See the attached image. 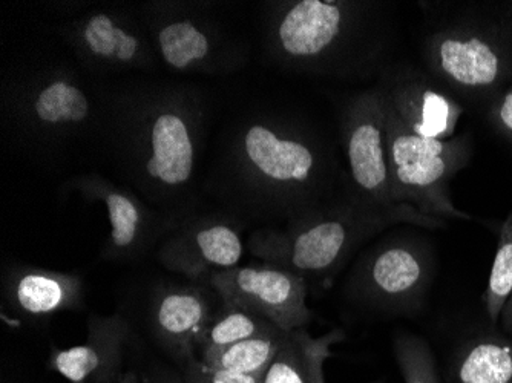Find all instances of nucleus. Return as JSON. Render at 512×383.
<instances>
[{"instance_id":"11","label":"nucleus","mask_w":512,"mask_h":383,"mask_svg":"<svg viewBox=\"0 0 512 383\" xmlns=\"http://www.w3.org/2000/svg\"><path fill=\"white\" fill-rule=\"evenodd\" d=\"M425 59L439 79L468 94L497 91L511 73V57L502 37L465 23L436 28L425 39Z\"/></svg>"},{"instance_id":"13","label":"nucleus","mask_w":512,"mask_h":383,"mask_svg":"<svg viewBox=\"0 0 512 383\" xmlns=\"http://www.w3.org/2000/svg\"><path fill=\"white\" fill-rule=\"evenodd\" d=\"M209 282L224 304L252 311L281 330H301L312 322L309 284L290 270L270 264L238 266L215 272Z\"/></svg>"},{"instance_id":"9","label":"nucleus","mask_w":512,"mask_h":383,"mask_svg":"<svg viewBox=\"0 0 512 383\" xmlns=\"http://www.w3.org/2000/svg\"><path fill=\"white\" fill-rule=\"evenodd\" d=\"M59 33L91 73L149 71L158 63L142 16L120 7L92 8Z\"/></svg>"},{"instance_id":"2","label":"nucleus","mask_w":512,"mask_h":383,"mask_svg":"<svg viewBox=\"0 0 512 383\" xmlns=\"http://www.w3.org/2000/svg\"><path fill=\"white\" fill-rule=\"evenodd\" d=\"M333 149L312 128L283 115H253L235 128L211 177L234 213L289 221L348 186Z\"/></svg>"},{"instance_id":"28","label":"nucleus","mask_w":512,"mask_h":383,"mask_svg":"<svg viewBox=\"0 0 512 383\" xmlns=\"http://www.w3.org/2000/svg\"><path fill=\"white\" fill-rule=\"evenodd\" d=\"M119 383H143V380L137 371H125Z\"/></svg>"},{"instance_id":"19","label":"nucleus","mask_w":512,"mask_h":383,"mask_svg":"<svg viewBox=\"0 0 512 383\" xmlns=\"http://www.w3.org/2000/svg\"><path fill=\"white\" fill-rule=\"evenodd\" d=\"M453 383H512V338L491 325L463 339L448 364Z\"/></svg>"},{"instance_id":"4","label":"nucleus","mask_w":512,"mask_h":383,"mask_svg":"<svg viewBox=\"0 0 512 383\" xmlns=\"http://www.w3.org/2000/svg\"><path fill=\"white\" fill-rule=\"evenodd\" d=\"M367 5L345 0L269 4L270 56L301 73L342 76L355 65L364 43Z\"/></svg>"},{"instance_id":"12","label":"nucleus","mask_w":512,"mask_h":383,"mask_svg":"<svg viewBox=\"0 0 512 383\" xmlns=\"http://www.w3.org/2000/svg\"><path fill=\"white\" fill-rule=\"evenodd\" d=\"M221 304L209 281L157 285L146 311L149 333L172 364L183 367L200 356L204 334Z\"/></svg>"},{"instance_id":"8","label":"nucleus","mask_w":512,"mask_h":383,"mask_svg":"<svg viewBox=\"0 0 512 383\" xmlns=\"http://www.w3.org/2000/svg\"><path fill=\"white\" fill-rule=\"evenodd\" d=\"M158 62L180 74H220L237 65L234 46L206 7L146 2L140 7Z\"/></svg>"},{"instance_id":"17","label":"nucleus","mask_w":512,"mask_h":383,"mask_svg":"<svg viewBox=\"0 0 512 383\" xmlns=\"http://www.w3.org/2000/svg\"><path fill=\"white\" fill-rule=\"evenodd\" d=\"M2 285L5 310L27 321H43L85 307V282L77 273L11 266Z\"/></svg>"},{"instance_id":"3","label":"nucleus","mask_w":512,"mask_h":383,"mask_svg":"<svg viewBox=\"0 0 512 383\" xmlns=\"http://www.w3.org/2000/svg\"><path fill=\"white\" fill-rule=\"evenodd\" d=\"M399 224L436 230L447 221L428 217L410 204L376 206L348 184L332 200L286 221L283 227L255 230L247 249L264 264L302 276L307 284L327 285L371 238Z\"/></svg>"},{"instance_id":"23","label":"nucleus","mask_w":512,"mask_h":383,"mask_svg":"<svg viewBox=\"0 0 512 383\" xmlns=\"http://www.w3.org/2000/svg\"><path fill=\"white\" fill-rule=\"evenodd\" d=\"M286 334L287 331L279 327L273 328L226 348L204 364L234 373L264 374L283 344Z\"/></svg>"},{"instance_id":"18","label":"nucleus","mask_w":512,"mask_h":383,"mask_svg":"<svg viewBox=\"0 0 512 383\" xmlns=\"http://www.w3.org/2000/svg\"><path fill=\"white\" fill-rule=\"evenodd\" d=\"M381 91L404 125L414 134L433 140H451L463 109L424 74L402 71L385 79Z\"/></svg>"},{"instance_id":"25","label":"nucleus","mask_w":512,"mask_h":383,"mask_svg":"<svg viewBox=\"0 0 512 383\" xmlns=\"http://www.w3.org/2000/svg\"><path fill=\"white\" fill-rule=\"evenodd\" d=\"M184 376L191 383H263L264 374H243L220 370L204 364L201 359H194L180 367Z\"/></svg>"},{"instance_id":"21","label":"nucleus","mask_w":512,"mask_h":383,"mask_svg":"<svg viewBox=\"0 0 512 383\" xmlns=\"http://www.w3.org/2000/svg\"><path fill=\"white\" fill-rule=\"evenodd\" d=\"M482 301L490 324L512 338V212L500 227L493 269Z\"/></svg>"},{"instance_id":"24","label":"nucleus","mask_w":512,"mask_h":383,"mask_svg":"<svg viewBox=\"0 0 512 383\" xmlns=\"http://www.w3.org/2000/svg\"><path fill=\"white\" fill-rule=\"evenodd\" d=\"M394 357L404 383H445L437 370L428 342L417 334L399 333L393 342Z\"/></svg>"},{"instance_id":"5","label":"nucleus","mask_w":512,"mask_h":383,"mask_svg":"<svg viewBox=\"0 0 512 383\" xmlns=\"http://www.w3.org/2000/svg\"><path fill=\"white\" fill-rule=\"evenodd\" d=\"M385 114L388 164L399 203L410 204L437 220H471L454 206L450 195L451 180L470 160V141L465 137L433 140L414 134L387 99Z\"/></svg>"},{"instance_id":"22","label":"nucleus","mask_w":512,"mask_h":383,"mask_svg":"<svg viewBox=\"0 0 512 383\" xmlns=\"http://www.w3.org/2000/svg\"><path fill=\"white\" fill-rule=\"evenodd\" d=\"M273 328H276L275 324L255 315L252 311L223 302L204 334L198 359L203 362L211 361L226 348Z\"/></svg>"},{"instance_id":"15","label":"nucleus","mask_w":512,"mask_h":383,"mask_svg":"<svg viewBox=\"0 0 512 383\" xmlns=\"http://www.w3.org/2000/svg\"><path fill=\"white\" fill-rule=\"evenodd\" d=\"M244 243L230 217L184 218L158 246L157 258L169 272L189 281H209L215 272L240 266Z\"/></svg>"},{"instance_id":"1","label":"nucleus","mask_w":512,"mask_h":383,"mask_svg":"<svg viewBox=\"0 0 512 383\" xmlns=\"http://www.w3.org/2000/svg\"><path fill=\"white\" fill-rule=\"evenodd\" d=\"M102 132L132 186L166 217H191L206 105L188 86L145 83L102 92Z\"/></svg>"},{"instance_id":"6","label":"nucleus","mask_w":512,"mask_h":383,"mask_svg":"<svg viewBox=\"0 0 512 383\" xmlns=\"http://www.w3.org/2000/svg\"><path fill=\"white\" fill-rule=\"evenodd\" d=\"M434 275L433 252L421 236H388L368 247L348 273L350 301L388 315H413L424 307Z\"/></svg>"},{"instance_id":"16","label":"nucleus","mask_w":512,"mask_h":383,"mask_svg":"<svg viewBox=\"0 0 512 383\" xmlns=\"http://www.w3.org/2000/svg\"><path fill=\"white\" fill-rule=\"evenodd\" d=\"M132 327L122 313L89 315L83 344L53 348L48 370L69 383H119Z\"/></svg>"},{"instance_id":"7","label":"nucleus","mask_w":512,"mask_h":383,"mask_svg":"<svg viewBox=\"0 0 512 383\" xmlns=\"http://www.w3.org/2000/svg\"><path fill=\"white\" fill-rule=\"evenodd\" d=\"M4 106L17 131L40 145L57 146L102 131V102L71 69L37 71L11 89Z\"/></svg>"},{"instance_id":"14","label":"nucleus","mask_w":512,"mask_h":383,"mask_svg":"<svg viewBox=\"0 0 512 383\" xmlns=\"http://www.w3.org/2000/svg\"><path fill=\"white\" fill-rule=\"evenodd\" d=\"M66 187L79 192L85 200L99 201L106 207L111 235L102 249L103 261L117 264L138 261L177 226L172 218L152 209L134 192L115 186L102 175H79L71 178Z\"/></svg>"},{"instance_id":"20","label":"nucleus","mask_w":512,"mask_h":383,"mask_svg":"<svg viewBox=\"0 0 512 383\" xmlns=\"http://www.w3.org/2000/svg\"><path fill=\"white\" fill-rule=\"evenodd\" d=\"M342 330L312 336L307 328L287 331L283 344L264 373L263 383H327L324 365L333 345L344 341Z\"/></svg>"},{"instance_id":"26","label":"nucleus","mask_w":512,"mask_h":383,"mask_svg":"<svg viewBox=\"0 0 512 383\" xmlns=\"http://www.w3.org/2000/svg\"><path fill=\"white\" fill-rule=\"evenodd\" d=\"M490 120L494 128L512 145V85L494 100Z\"/></svg>"},{"instance_id":"27","label":"nucleus","mask_w":512,"mask_h":383,"mask_svg":"<svg viewBox=\"0 0 512 383\" xmlns=\"http://www.w3.org/2000/svg\"><path fill=\"white\" fill-rule=\"evenodd\" d=\"M143 383H191L178 365H157L146 373H140Z\"/></svg>"},{"instance_id":"10","label":"nucleus","mask_w":512,"mask_h":383,"mask_svg":"<svg viewBox=\"0 0 512 383\" xmlns=\"http://www.w3.org/2000/svg\"><path fill=\"white\" fill-rule=\"evenodd\" d=\"M345 178L368 203L398 207L387 152V114L381 88L353 95L341 112Z\"/></svg>"}]
</instances>
